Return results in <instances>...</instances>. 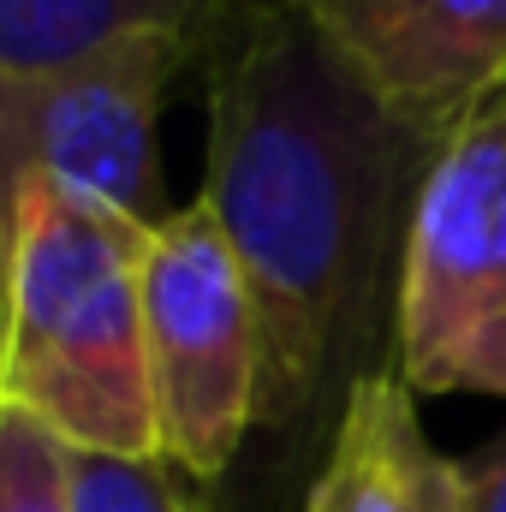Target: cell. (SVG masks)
<instances>
[{
  "label": "cell",
  "instance_id": "8fae6325",
  "mask_svg": "<svg viewBox=\"0 0 506 512\" xmlns=\"http://www.w3.org/2000/svg\"><path fill=\"white\" fill-rule=\"evenodd\" d=\"M465 512H506V429H495L477 453L459 459Z\"/></svg>",
  "mask_w": 506,
  "mask_h": 512
},
{
  "label": "cell",
  "instance_id": "ba28073f",
  "mask_svg": "<svg viewBox=\"0 0 506 512\" xmlns=\"http://www.w3.org/2000/svg\"><path fill=\"white\" fill-rule=\"evenodd\" d=\"M221 0H0V72H60L167 30L203 42Z\"/></svg>",
  "mask_w": 506,
  "mask_h": 512
},
{
  "label": "cell",
  "instance_id": "30bf717a",
  "mask_svg": "<svg viewBox=\"0 0 506 512\" xmlns=\"http://www.w3.org/2000/svg\"><path fill=\"white\" fill-rule=\"evenodd\" d=\"M72 501L78 512H197L191 483L167 459H120L72 447Z\"/></svg>",
  "mask_w": 506,
  "mask_h": 512
},
{
  "label": "cell",
  "instance_id": "9c48e42d",
  "mask_svg": "<svg viewBox=\"0 0 506 512\" xmlns=\"http://www.w3.org/2000/svg\"><path fill=\"white\" fill-rule=\"evenodd\" d=\"M0 512H78L72 447L12 399H0Z\"/></svg>",
  "mask_w": 506,
  "mask_h": 512
},
{
  "label": "cell",
  "instance_id": "8992f818",
  "mask_svg": "<svg viewBox=\"0 0 506 512\" xmlns=\"http://www.w3.org/2000/svg\"><path fill=\"white\" fill-rule=\"evenodd\" d=\"M387 120L441 143L506 96V0H292Z\"/></svg>",
  "mask_w": 506,
  "mask_h": 512
},
{
  "label": "cell",
  "instance_id": "6da1fadb",
  "mask_svg": "<svg viewBox=\"0 0 506 512\" xmlns=\"http://www.w3.org/2000/svg\"><path fill=\"white\" fill-rule=\"evenodd\" d=\"M197 60V203L245 268L262 340L251 501L280 512L304 501L352 387L393 370L399 251L435 143L387 120L292 0H221Z\"/></svg>",
  "mask_w": 506,
  "mask_h": 512
},
{
  "label": "cell",
  "instance_id": "5b68a950",
  "mask_svg": "<svg viewBox=\"0 0 506 512\" xmlns=\"http://www.w3.org/2000/svg\"><path fill=\"white\" fill-rule=\"evenodd\" d=\"M203 54L191 36H131L60 72H0V251L30 191L60 185L161 227V155L155 120L167 84Z\"/></svg>",
  "mask_w": 506,
  "mask_h": 512
},
{
  "label": "cell",
  "instance_id": "7a4b0ae2",
  "mask_svg": "<svg viewBox=\"0 0 506 512\" xmlns=\"http://www.w3.org/2000/svg\"><path fill=\"white\" fill-rule=\"evenodd\" d=\"M149 233L96 197L42 185L0 251V399L78 453L161 459L143 352Z\"/></svg>",
  "mask_w": 506,
  "mask_h": 512
},
{
  "label": "cell",
  "instance_id": "3957f363",
  "mask_svg": "<svg viewBox=\"0 0 506 512\" xmlns=\"http://www.w3.org/2000/svg\"><path fill=\"white\" fill-rule=\"evenodd\" d=\"M393 370L411 393L506 399V96L441 137L417 185Z\"/></svg>",
  "mask_w": 506,
  "mask_h": 512
},
{
  "label": "cell",
  "instance_id": "52a82bcc",
  "mask_svg": "<svg viewBox=\"0 0 506 512\" xmlns=\"http://www.w3.org/2000/svg\"><path fill=\"white\" fill-rule=\"evenodd\" d=\"M298 512H465L459 459L429 441L399 370L352 387Z\"/></svg>",
  "mask_w": 506,
  "mask_h": 512
},
{
  "label": "cell",
  "instance_id": "277c9868",
  "mask_svg": "<svg viewBox=\"0 0 506 512\" xmlns=\"http://www.w3.org/2000/svg\"><path fill=\"white\" fill-rule=\"evenodd\" d=\"M143 352L161 459L191 489H227L256 435L262 340L221 221L173 209L143 251Z\"/></svg>",
  "mask_w": 506,
  "mask_h": 512
}]
</instances>
